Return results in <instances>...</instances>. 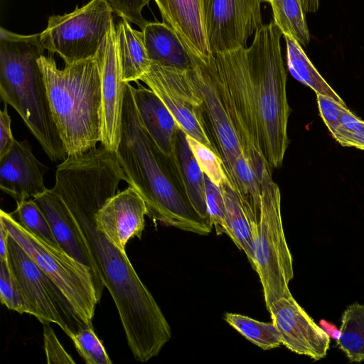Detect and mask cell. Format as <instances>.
<instances>
[{
  "mask_svg": "<svg viewBox=\"0 0 364 364\" xmlns=\"http://www.w3.org/2000/svg\"><path fill=\"white\" fill-rule=\"evenodd\" d=\"M125 176L116 155L97 148L67 156L58 166L53 190L65 204L116 305L134 358L145 363L171 338V329L126 252L96 226L95 215L117 193Z\"/></svg>",
  "mask_w": 364,
  "mask_h": 364,
  "instance_id": "1",
  "label": "cell"
},
{
  "mask_svg": "<svg viewBox=\"0 0 364 364\" xmlns=\"http://www.w3.org/2000/svg\"><path fill=\"white\" fill-rule=\"evenodd\" d=\"M115 153L125 181L144 199L150 218L198 235L210 233L212 225L200 217L176 184L172 160L145 129L129 82L125 84L122 134Z\"/></svg>",
  "mask_w": 364,
  "mask_h": 364,
  "instance_id": "2",
  "label": "cell"
},
{
  "mask_svg": "<svg viewBox=\"0 0 364 364\" xmlns=\"http://www.w3.org/2000/svg\"><path fill=\"white\" fill-rule=\"evenodd\" d=\"M282 31L274 21L263 25L249 47L234 50L246 87V102L264 159L279 168L289 145L290 107L282 55Z\"/></svg>",
  "mask_w": 364,
  "mask_h": 364,
  "instance_id": "3",
  "label": "cell"
},
{
  "mask_svg": "<svg viewBox=\"0 0 364 364\" xmlns=\"http://www.w3.org/2000/svg\"><path fill=\"white\" fill-rule=\"evenodd\" d=\"M44 50L40 33L21 35L1 27L0 95L18 112L48 157L57 161L68 156L38 63Z\"/></svg>",
  "mask_w": 364,
  "mask_h": 364,
  "instance_id": "4",
  "label": "cell"
},
{
  "mask_svg": "<svg viewBox=\"0 0 364 364\" xmlns=\"http://www.w3.org/2000/svg\"><path fill=\"white\" fill-rule=\"evenodd\" d=\"M53 120L68 156L100 141L101 86L96 58L59 69L52 57L38 59Z\"/></svg>",
  "mask_w": 364,
  "mask_h": 364,
  "instance_id": "5",
  "label": "cell"
},
{
  "mask_svg": "<svg viewBox=\"0 0 364 364\" xmlns=\"http://www.w3.org/2000/svg\"><path fill=\"white\" fill-rule=\"evenodd\" d=\"M259 186L260 208L253 228L251 265L259 276L268 309L290 291L294 269L282 224L281 193L271 170L264 171Z\"/></svg>",
  "mask_w": 364,
  "mask_h": 364,
  "instance_id": "6",
  "label": "cell"
},
{
  "mask_svg": "<svg viewBox=\"0 0 364 364\" xmlns=\"http://www.w3.org/2000/svg\"><path fill=\"white\" fill-rule=\"evenodd\" d=\"M0 221L57 287L82 327L92 325L100 301L90 268L31 232L3 210Z\"/></svg>",
  "mask_w": 364,
  "mask_h": 364,
  "instance_id": "7",
  "label": "cell"
},
{
  "mask_svg": "<svg viewBox=\"0 0 364 364\" xmlns=\"http://www.w3.org/2000/svg\"><path fill=\"white\" fill-rule=\"evenodd\" d=\"M112 13L105 0H90L70 13L51 16L40 33L42 45L65 65L94 58L114 21Z\"/></svg>",
  "mask_w": 364,
  "mask_h": 364,
  "instance_id": "8",
  "label": "cell"
},
{
  "mask_svg": "<svg viewBox=\"0 0 364 364\" xmlns=\"http://www.w3.org/2000/svg\"><path fill=\"white\" fill-rule=\"evenodd\" d=\"M8 250L25 313L35 316L42 323L58 325L70 338L83 328L57 287L10 235Z\"/></svg>",
  "mask_w": 364,
  "mask_h": 364,
  "instance_id": "9",
  "label": "cell"
},
{
  "mask_svg": "<svg viewBox=\"0 0 364 364\" xmlns=\"http://www.w3.org/2000/svg\"><path fill=\"white\" fill-rule=\"evenodd\" d=\"M140 80L154 91L187 135L215 152L209 137L203 112V101L191 69H181L151 63ZM216 153V152H215Z\"/></svg>",
  "mask_w": 364,
  "mask_h": 364,
  "instance_id": "10",
  "label": "cell"
},
{
  "mask_svg": "<svg viewBox=\"0 0 364 364\" xmlns=\"http://www.w3.org/2000/svg\"><path fill=\"white\" fill-rule=\"evenodd\" d=\"M191 55L193 60L191 73L203 101L208 133L216 154L222 160L227 177L234 188V166L237 158L243 154L220 90L215 57L204 60L192 53Z\"/></svg>",
  "mask_w": 364,
  "mask_h": 364,
  "instance_id": "11",
  "label": "cell"
},
{
  "mask_svg": "<svg viewBox=\"0 0 364 364\" xmlns=\"http://www.w3.org/2000/svg\"><path fill=\"white\" fill-rule=\"evenodd\" d=\"M265 0H204L207 38L213 54L246 48L248 38L263 24Z\"/></svg>",
  "mask_w": 364,
  "mask_h": 364,
  "instance_id": "12",
  "label": "cell"
},
{
  "mask_svg": "<svg viewBox=\"0 0 364 364\" xmlns=\"http://www.w3.org/2000/svg\"><path fill=\"white\" fill-rule=\"evenodd\" d=\"M95 58L99 67L101 86L100 142L108 150L115 152L122 134L126 82L122 80L114 21Z\"/></svg>",
  "mask_w": 364,
  "mask_h": 364,
  "instance_id": "13",
  "label": "cell"
},
{
  "mask_svg": "<svg viewBox=\"0 0 364 364\" xmlns=\"http://www.w3.org/2000/svg\"><path fill=\"white\" fill-rule=\"evenodd\" d=\"M267 310L278 329L282 344L289 350L314 360L323 358L330 345V336L288 292Z\"/></svg>",
  "mask_w": 364,
  "mask_h": 364,
  "instance_id": "14",
  "label": "cell"
},
{
  "mask_svg": "<svg viewBox=\"0 0 364 364\" xmlns=\"http://www.w3.org/2000/svg\"><path fill=\"white\" fill-rule=\"evenodd\" d=\"M147 214L144 199L129 186L105 202L95 215V223L117 247L126 252L129 240L141 238Z\"/></svg>",
  "mask_w": 364,
  "mask_h": 364,
  "instance_id": "15",
  "label": "cell"
},
{
  "mask_svg": "<svg viewBox=\"0 0 364 364\" xmlns=\"http://www.w3.org/2000/svg\"><path fill=\"white\" fill-rule=\"evenodd\" d=\"M48 170L34 156L28 141L15 139L0 159V188L16 203L33 199L47 189L43 176Z\"/></svg>",
  "mask_w": 364,
  "mask_h": 364,
  "instance_id": "16",
  "label": "cell"
},
{
  "mask_svg": "<svg viewBox=\"0 0 364 364\" xmlns=\"http://www.w3.org/2000/svg\"><path fill=\"white\" fill-rule=\"evenodd\" d=\"M46 217L60 247L74 259L90 268L93 276L99 301L105 287L95 261L80 237L61 198L53 190L33 199Z\"/></svg>",
  "mask_w": 364,
  "mask_h": 364,
  "instance_id": "17",
  "label": "cell"
},
{
  "mask_svg": "<svg viewBox=\"0 0 364 364\" xmlns=\"http://www.w3.org/2000/svg\"><path fill=\"white\" fill-rule=\"evenodd\" d=\"M154 1L164 22L176 33L191 53L204 60L213 58L205 30L204 0Z\"/></svg>",
  "mask_w": 364,
  "mask_h": 364,
  "instance_id": "18",
  "label": "cell"
},
{
  "mask_svg": "<svg viewBox=\"0 0 364 364\" xmlns=\"http://www.w3.org/2000/svg\"><path fill=\"white\" fill-rule=\"evenodd\" d=\"M132 86V93L142 124L161 152L172 159L180 129L175 118L162 100L150 88Z\"/></svg>",
  "mask_w": 364,
  "mask_h": 364,
  "instance_id": "19",
  "label": "cell"
},
{
  "mask_svg": "<svg viewBox=\"0 0 364 364\" xmlns=\"http://www.w3.org/2000/svg\"><path fill=\"white\" fill-rule=\"evenodd\" d=\"M171 160L176 179L186 198L200 217L210 223L205 204V174L191 150L186 134L181 129Z\"/></svg>",
  "mask_w": 364,
  "mask_h": 364,
  "instance_id": "20",
  "label": "cell"
},
{
  "mask_svg": "<svg viewBox=\"0 0 364 364\" xmlns=\"http://www.w3.org/2000/svg\"><path fill=\"white\" fill-rule=\"evenodd\" d=\"M141 31L151 63L181 69L192 68L190 52L166 23L148 22Z\"/></svg>",
  "mask_w": 364,
  "mask_h": 364,
  "instance_id": "21",
  "label": "cell"
},
{
  "mask_svg": "<svg viewBox=\"0 0 364 364\" xmlns=\"http://www.w3.org/2000/svg\"><path fill=\"white\" fill-rule=\"evenodd\" d=\"M220 187L225 200L228 235L245 252L251 264L253 228L259 212L232 186L228 178Z\"/></svg>",
  "mask_w": 364,
  "mask_h": 364,
  "instance_id": "22",
  "label": "cell"
},
{
  "mask_svg": "<svg viewBox=\"0 0 364 364\" xmlns=\"http://www.w3.org/2000/svg\"><path fill=\"white\" fill-rule=\"evenodd\" d=\"M118 56L124 82H137L149 69L151 61L145 47L142 31L122 19L116 26Z\"/></svg>",
  "mask_w": 364,
  "mask_h": 364,
  "instance_id": "23",
  "label": "cell"
},
{
  "mask_svg": "<svg viewBox=\"0 0 364 364\" xmlns=\"http://www.w3.org/2000/svg\"><path fill=\"white\" fill-rule=\"evenodd\" d=\"M287 48V63L291 75L311 88L316 95H322L346 105L343 100L323 78L310 61L300 43L289 35L284 36Z\"/></svg>",
  "mask_w": 364,
  "mask_h": 364,
  "instance_id": "24",
  "label": "cell"
},
{
  "mask_svg": "<svg viewBox=\"0 0 364 364\" xmlns=\"http://www.w3.org/2000/svg\"><path fill=\"white\" fill-rule=\"evenodd\" d=\"M337 340L339 348L352 362L364 360V304L357 302L343 311Z\"/></svg>",
  "mask_w": 364,
  "mask_h": 364,
  "instance_id": "25",
  "label": "cell"
},
{
  "mask_svg": "<svg viewBox=\"0 0 364 364\" xmlns=\"http://www.w3.org/2000/svg\"><path fill=\"white\" fill-rule=\"evenodd\" d=\"M269 4L274 22L283 36L289 35L306 46L310 33L301 0H272Z\"/></svg>",
  "mask_w": 364,
  "mask_h": 364,
  "instance_id": "26",
  "label": "cell"
},
{
  "mask_svg": "<svg viewBox=\"0 0 364 364\" xmlns=\"http://www.w3.org/2000/svg\"><path fill=\"white\" fill-rule=\"evenodd\" d=\"M225 321L251 343L263 350H270L282 344L279 332L273 323H264L233 313L225 315Z\"/></svg>",
  "mask_w": 364,
  "mask_h": 364,
  "instance_id": "27",
  "label": "cell"
},
{
  "mask_svg": "<svg viewBox=\"0 0 364 364\" xmlns=\"http://www.w3.org/2000/svg\"><path fill=\"white\" fill-rule=\"evenodd\" d=\"M326 125L341 146L364 150V120L355 115L346 105L338 103L335 117Z\"/></svg>",
  "mask_w": 364,
  "mask_h": 364,
  "instance_id": "28",
  "label": "cell"
},
{
  "mask_svg": "<svg viewBox=\"0 0 364 364\" xmlns=\"http://www.w3.org/2000/svg\"><path fill=\"white\" fill-rule=\"evenodd\" d=\"M11 217L31 232L48 244L60 247L44 213L33 199L16 203Z\"/></svg>",
  "mask_w": 364,
  "mask_h": 364,
  "instance_id": "29",
  "label": "cell"
},
{
  "mask_svg": "<svg viewBox=\"0 0 364 364\" xmlns=\"http://www.w3.org/2000/svg\"><path fill=\"white\" fill-rule=\"evenodd\" d=\"M70 338L78 354L87 364H112L106 350L95 334L92 325L74 333Z\"/></svg>",
  "mask_w": 364,
  "mask_h": 364,
  "instance_id": "30",
  "label": "cell"
},
{
  "mask_svg": "<svg viewBox=\"0 0 364 364\" xmlns=\"http://www.w3.org/2000/svg\"><path fill=\"white\" fill-rule=\"evenodd\" d=\"M191 150L202 171L215 184L220 186L228 179L219 156L203 144L187 136Z\"/></svg>",
  "mask_w": 364,
  "mask_h": 364,
  "instance_id": "31",
  "label": "cell"
},
{
  "mask_svg": "<svg viewBox=\"0 0 364 364\" xmlns=\"http://www.w3.org/2000/svg\"><path fill=\"white\" fill-rule=\"evenodd\" d=\"M0 300L9 309L25 313L23 300L17 279L9 260L0 259Z\"/></svg>",
  "mask_w": 364,
  "mask_h": 364,
  "instance_id": "32",
  "label": "cell"
},
{
  "mask_svg": "<svg viewBox=\"0 0 364 364\" xmlns=\"http://www.w3.org/2000/svg\"><path fill=\"white\" fill-rule=\"evenodd\" d=\"M205 204L208 218L216 233L228 234L225 223V200L220 186L205 175Z\"/></svg>",
  "mask_w": 364,
  "mask_h": 364,
  "instance_id": "33",
  "label": "cell"
},
{
  "mask_svg": "<svg viewBox=\"0 0 364 364\" xmlns=\"http://www.w3.org/2000/svg\"><path fill=\"white\" fill-rule=\"evenodd\" d=\"M112 9L113 13L129 23L138 26L140 28L146 26L148 21L142 16L143 9L151 0H105Z\"/></svg>",
  "mask_w": 364,
  "mask_h": 364,
  "instance_id": "34",
  "label": "cell"
},
{
  "mask_svg": "<svg viewBox=\"0 0 364 364\" xmlns=\"http://www.w3.org/2000/svg\"><path fill=\"white\" fill-rule=\"evenodd\" d=\"M43 329L46 363L49 364L75 363V361L60 343L50 323H43Z\"/></svg>",
  "mask_w": 364,
  "mask_h": 364,
  "instance_id": "35",
  "label": "cell"
},
{
  "mask_svg": "<svg viewBox=\"0 0 364 364\" xmlns=\"http://www.w3.org/2000/svg\"><path fill=\"white\" fill-rule=\"evenodd\" d=\"M11 119L7 110V105L0 112V159L11 149L15 139L11 131Z\"/></svg>",
  "mask_w": 364,
  "mask_h": 364,
  "instance_id": "36",
  "label": "cell"
},
{
  "mask_svg": "<svg viewBox=\"0 0 364 364\" xmlns=\"http://www.w3.org/2000/svg\"><path fill=\"white\" fill-rule=\"evenodd\" d=\"M9 232L0 221V259L9 261L8 238Z\"/></svg>",
  "mask_w": 364,
  "mask_h": 364,
  "instance_id": "37",
  "label": "cell"
},
{
  "mask_svg": "<svg viewBox=\"0 0 364 364\" xmlns=\"http://www.w3.org/2000/svg\"><path fill=\"white\" fill-rule=\"evenodd\" d=\"M321 327L328 334L329 336L336 331L337 328L332 323L327 322L325 320L320 321Z\"/></svg>",
  "mask_w": 364,
  "mask_h": 364,
  "instance_id": "38",
  "label": "cell"
},
{
  "mask_svg": "<svg viewBox=\"0 0 364 364\" xmlns=\"http://www.w3.org/2000/svg\"><path fill=\"white\" fill-rule=\"evenodd\" d=\"M272 0H265V1L270 3Z\"/></svg>",
  "mask_w": 364,
  "mask_h": 364,
  "instance_id": "39",
  "label": "cell"
}]
</instances>
